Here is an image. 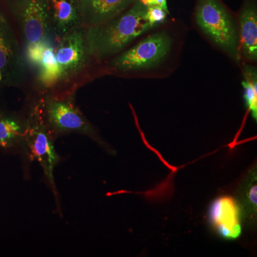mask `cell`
Masks as SVG:
<instances>
[{
	"instance_id": "cell-7",
	"label": "cell",
	"mask_w": 257,
	"mask_h": 257,
	"mask_svg": "<svg viewBox=\"0 0 257 257\" xmlns=\"http://www.w3.org/2000/svg\"><path fill=\"white\" fill-rule=\"evenodd\" d=\"M40 99L45 124L55 140L71 134H79L90 138L110 155L116 153L76 105L74 95L45 94Z\"/></svg>"
},
{
	"instance_id": "cell-8",
	"label": "cell",
	"mask_w": 257,
	"mask_h": 257,
	"mask_svg": "<svg viewBox=\"0 0 257 257\" xmlns=\"http://www.w3.org/2000/svg\"><path fill=\"white\" fill-rule=\"evenodd\" d=\"M18 32L6 8L0 7V73L5 84L20 87L28 76Z\"/></svg>"
},
{
	"instance_id": "cell-6",
	"label": "cell",
	"mask_w": 257,
	"mask_h": 257,
	"mask_svg": "<svg viewBox=\"0 0 257 257\" xmlns=\"http://www.w3.org/2000/svg\"><path fill=\"white\" fill-rule=\"evenodd\" d=\"M26 117L27 130L23 153L29 160L37 161L42 167L44 179L55 198L57 213L62 215L60 194L54 175L55 167L60 162L61 157L55 149V139L45 124L40 98L30 103Z\"/></svg>"
},
{
	"instance_id": "cell-2",
	"label": "cell",
	"mask_w": 257,
	"mask_h": 257,
	"mask_svg": "<svg viewBox=\"0 0 257 257\" xmlns=\"http://www.w3.org/2000/svg\"><path fill=\"white\" fill-rule=\"evenodd\" d=\"M56 42L57 77L55 85L47 94L74 95L84 84L106 76L104 63L89 52L84 27L74 29Z\"/></svg>"
},
{
	"instance_id": "cell-9",
	"label": "cell",
	"mask_w": 257,
	"mask_h": 257,
	"mask_svg": "<svg viewBox=\"0 0 257 257\" xmlns=\"http://www.w3.org/2000/svg\"><path fill=\"white\" fill-rule=\"evenodd\" d=\"M208 220L220 237L226 240L239 238L242 232V212L237 200L229 196L214 199L208 210Z\"/></svg>"
},
{
	"instance_id": "cell-14",
	"label": "cell",
	"mask_w": 257,
	"mask_h": 257,
	"mask_svg": "<svg viewBox=\"0 0 257 257\" xmlns=\"http://www.w3.org/2000/svg\"><path fill=\"white\" fill-rule=\"evenodd\" d=\"M257 174L256 167L248 172L238 190V203L242 215L253 224L256 219Z\"/></svg>"
},
{
	"instance_id": "cell-4",
	"label": "cell",
	"mask_w": 257,
	"mask_h": 257,
	"mask_svg": "<svg viewBox=\"0 0 257 257\" xmlns=\"http://www.w3.org/2000/svg\"><path fill=\"white\" fill-rule=\"evenodd\" d=\"M192 25L213 48L240 67L237 16L221 0H196Z\"/></svg>"
},
{
	"instance_id": "cell-10",
	"label": "cell",
	"mask_w": 257,
	"mask_h": 257,
	"mask_svg": "<svg viewBox=\"0 0 257 257\" xmlns=\"http://www.w3.org/2000/svg\"><path fill=\"white\" fill-rule=\"evenodd\" d=\"M236 16L241 61L257 64L256 0H243Z\"/></svg>"
},
{
	"instance_id": "cell-16",
	"label": "cell",
	"mask_w": 257,
	"mask_h": 257,
	"mask_svg": "<svg viewBox=\"0 0 257 257\" xmlns=\"http://www.w3.org/2000/svg\"><path fill=\"white\" fill-rule=\"evenodd\" d=\"M170 13L165 11L163 8L159 6L147 7L145 18L147 21L154 28H157L165 24L169 20Z\"/></svg>"
},
{
	"instance_id": "cell-17",
	"label": "cell",
	"mask_w": 257,
	"mask_h": 257,
	"mask_svg": "<svg viewBox=\"0 0 257 257\" xmlns=\"http://www.w3.org/2000/svg\"><path fill=\"white\" fill-rule=\"evenodd\" d=\"M140 1H141L142 3L146 7L159 6L163 8L165 11L170 13L167 0H140Z\"/></svg>"
},
{
	"instance_id": "cell-13",
	"label": "cell",
	"mask_w": 257,
	"mask_h": 257,
	"mask_svg": "<svg viewBox=\"0 0 257 257\" xmlns=\"http://www.w3.org/2000/svg\"><path fill=\"white\" fill-rule=\"evenodd\" d=\"M26 130V114L0 111V150L24 152Z\"/></svg>"
},
{
	"instance_id": "cell-15",
	"label": "cell",
	"mask_w": 257,
	"mask_h": 257,
	"mask_svg": "<svg viewBox=\"0 0 257 257\" xmlns=\"http://www.w3.org/2000/svg\"><path fill=\"white\" fill-rule=\"evenodd\" d=\"M242 73L243 99L251 112L253 120L257 121V66L256 64L241 62L239 67Z\"/></svg>"
},
{
	"instance_id": "cell-11",
	"label": "cell",
	"mask_w": 257,
	"mask_h": 257,
	"mask_svg": "<svg viewBox=\"0 0 257 257\" xmlns=\"http://www.w3.org/2000/svg\"><path fill=\"white\" fill-rule=\"evenodd\" d=\"M51 28L56 41L82 26L81 0H46Z\"/></svg>"
},
{
	"instance_id": "cell-3",
	"label": "cell",
	"mask_w": 257,
	"mask_h": 257,
	"mask_svg": "<svg viewBox=\"0 0 257 257\" xmlns=\"http://www.w3.org/2000/svg\"><path fill=\"white\" fill-rule=\"evenodd\" d=\"M147 7L137 0L116 18L85 28L88 48L93 57L105 63L153 30L145 18Z\"/></svg>"
},
{
	"instance_id": "cell-12",
	"label": "cell",
	"mask_w": 257,
	"mask_h": 257,
	"mask_svg": "<svg viewBox=\"0 0 257 257\" xmlns=\"http://www.w3.org/2000/svg\"><path fill=\"white\" fill-rule=\"evenodd\" d=\"M137 0H81L82 27L96 26L124 13Z\"/></svg>"
},
{
	"instance_id": "cell-1",
	"label": "cell",
	"mask_w": 257,
	"mask_h": 257,
	"mask_svg": "<svg viewBox=\"0 0 257 257\" xmlns=\"http://www.w3.org/2000/svg\"><path fill=\"white\" fill-rule=\"evenodd\" d=\"M188 28L169 19L104 63L106 76L123 79H165L181 64Z\"/></svg>"
},
{
	"instance_id": "cell-5",
	"label": "cell",
	"mask_w": 257,
	"mask_h": 257,
	"mask_svg": "<svg viewBox=\"0 0 257 257\" xmlns=\"http://www.w3.org/2000/svg\"><path fill=\"white\" fill-rule=\"evenodd\" d=\"M14 24L27 62H32L44 49L54 46L46 0H4Z\"/></svg>"
}]
</instances>
